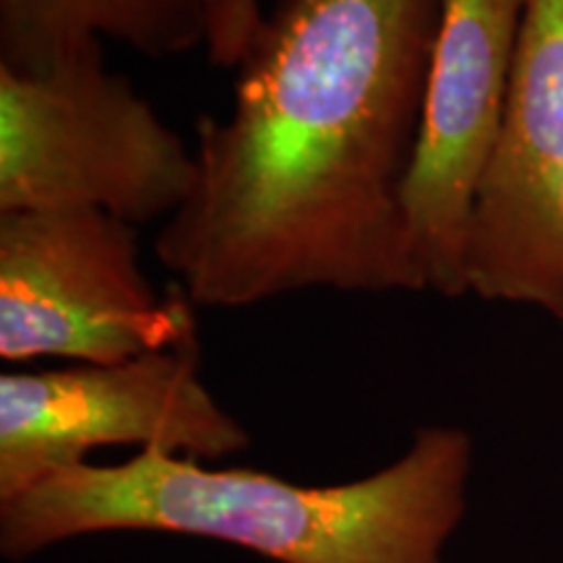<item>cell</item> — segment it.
<instances>
[{
  "mask_svg": "<svg viewBox=\"0 0 563 563\" xmlns=\"http://www.w3.org/2000/svg\"><path fill=\"white\" fill-rule=\"evenodd\" d=\"M262 0H220L209 37V60L217 66H238L249 51L253 32L262 24Z\"/></svg>",
  "mask_w": 563,
  "mask_h": 563,
  "instance_id": "obj_9",
  "label": "cell"
},
{
  "mask_svg": "<svg viewBox=\"0 0 563 563\" xmlns=\"http://www.w3.org/2000/svg\"><path fill=\"white\" fill-rule=\"evenodd\" d=\"M194 150L102 42L34 68L0 66V214L100 209L131 224L170 220L194 186Z\"/></svg>",
  "mask_w": 563,
  "mask_h": 563,
  "instance_id": "obj_3",
  "label": "cell"
},
{
  "mask_svg": "<svg viewBox=\"0 0 563 563\" xmlns=\"http://www.w3.org/2000/svg\"><path fill=\"white\" fill-rule=\"evenodd\" d=\"M527 0H443L405 186L422 290L467 292L475 196L501 133Z\"/></svg>",
  "mask_w": 563,
  "mask_h": 563,
  "instance_id": "obj_6",
  "label": "cell"
},
{
  "mask_svg": "<svg viewBox=\"0 0 563 563\" xmlns=\"http://www.w3.org/2000/svg\"><path fill=\"white\" fill-rule=\"evenodd\" d=\"M443 0H277L232 108L196 123L157 258L196 308L302 290L426 292L405 186Z\"/></svg>",
  "mask_w": 563,
  "mask_h": 563,
  "instance_id": "obj_1",
  "label": "cell"
},
{
  "mask_svg": "<svg viewBox=\"0 0 563 563\" xmlns=\"http://www.w3.org/2000/svg\"><path fill=\"white\" fill-rule=\"evenodd\" d=\"M251 435L201 378L199 342L121 363L0 376V501L108 446L214 462Z\"/></svg>",
  "mask_w": 563,
  "mask_h": 563,
  "instance_id": "obj_5",
  "label": "cell"
},
{
  "mask_svg": "<svg viewBox=\"0 0 563 563\" xmlns=\"http://www.w3.org/2000/svg\"><path fill=\"white\" fill-rule=\"evenodd\" d=\"M473 467V435L454 426L418 428L386 467L334 485L139 452L76 464L0 501V553L21 563L87 534L159 532L274 563H446Z\"/></svg>",
  "mask_w": 563,
  "mask_h": 563,
  "instance_id": "obj_2",
  "label": "cell"
},
{
  "mask_svg": "<svg viewBox=\"0 0 563 563\" xmlns=\"http://www.w3.org/2000/svg\"><path fill=\"white\" fill-rule=\"evenodd\" d=\"M464 266L467 292L563 321V0L525 3Z\"/></svg>",
  "mask_w": 563,
  "mask_h": 563,
  "instance_id": "obj_7",
  "label": "cell"
},
{
  "mask_svg": "<svg viewBox=\"0 0 563 563\" xmlns=\"http://www.w3.org/2000/svg\"><path fill=\"white\" fill-rule=\"evenodd\" d=\"M220 0H0V66L34 68L89 40L144 58L209 45Z\"/></svg>",
  "mask_w": 563,
  "mask_h": 563,
  "instance_id": "obj_8",
  "label": "cell"
},
{
  "mask_svg": "<svg viewBox=\"0 0 563 563\" xmlns=\"http://www.w3.org/2000/svg\"><path fill=\"white\" fill-rule=\"evenodd\" d=\"M199 342L196 306L159 295L133 224L100 209L0 214V357L121 363Z\"/></svg>",
  "mask_w": 563,
  "mask_h": 563,
  "instance_id": "obj_4",
  "label": "cell"
}]
</instances>
